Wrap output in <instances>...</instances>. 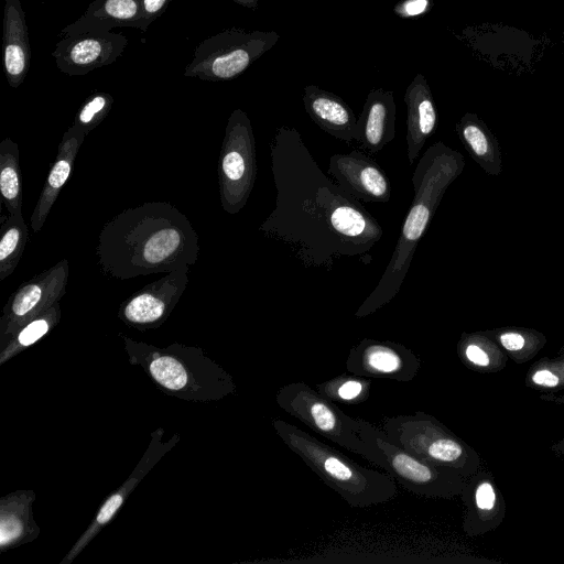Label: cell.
<instances>
[{"label": "cell", "instance_id": "cell-1", "mask_svg": "<svg viewBox=\"0 0 564 564\" xmlns=\"http://www.w3.org/2000/svg\"><path fill=\"white\" fill-rule=\"evenodd\" d=\"M275 207L260 226L295 248L306 265L330 269L341 259L364 263L383 230L362 205L319 169L295 128L282 126L271 141Z\"/></svg>", "mask_w": 564, "mask_h": 564}, {"label": "cell", "instance_id": "cell-2", "mask_svg": "<svg viewBox=\"0 0 564 564\" xmlns=\"http://www.w3.org/2000/svg\"><path fill=\"white\" fill-rule=\"evenodd\" d=\"M198 235L188 218L169 202L129 207L104 224L96 258L101 272L128 280L194 265Z\"/></svg>", "mask_w": 564, "mask_h": 564}, {"label": "cell", "instance_id": "cell-3", "mask_svg": "<svg viewBox=\"0 0 564 564\" xmlns=\"http://www.w3.org/2000/svg\"><path fill=\"white\" fill-rule=\"evenodd\" d=\"M463 154L444 142L430 145L412 175L414 196L391 259L375 290L355 313L366 317L390 303L401 290L415 249L449 185L465 167Z\"/></svg>", "mask_w": 564, "mask_h": 564}, {"label": "cell", "instance_id": "cell-4", "mask_svg": "<svg viewBox=\"0 0 564 564\" xmlns=\"http://www.w3.org/2000/svg\"><path fill=\"white\" fill-rule=\"evenodd\" d=\"M272 426L282 442L349 506L368 508L386 503L397 496L395 480L389 474L357 464L281 419H274Z\"/></svg>", "mask_w": 564, "mask_h": 564}, {"label": "cell", "instance_id": "cell-5", "mask_svg": "<svg viewBox=\"0 0 564 564\" xmlns=\"http://www.w3.org/2000/svg\"><path fill=\"white\" fill-rule=\"evenodd\" d=\"M381 429L395 445L426 462L453 468L465 478L481 468L476 449L429 413L386 416Z\"/></svg>", "mask_w": 564, "mask_h": 564}, {"label": "cell", "instance_id": "cell-6", "mask_svg": "<svg viewBox=\"0 0 564 564\" xmlns=\"http://www.w3.org/2000/svg\"><path fill=\"white\" fill-rule=\"evenodd\" d=\"M357 421L361 440L379 453L376 466L405 490L427 498L449 499L460 495L467 478L455 469L426 462L392 443L381 427L361 419Z\"/></svg>", "mask_w": 564, "mask_h": 564}, {"label": "cell", "instance_id": "cell-7", "mask_svg": "<svg viewBox=\"0 0 564 564\" xmlns=\"http://www.w3.org/2000/svg\"><path fill=\"white\" fill-rule=\"evenodd\" d=\"M280 40L275 31L229 28L209 35L195 47L184 76L206 82L232 80L246 72Z\"/></svg>", "mask_w": 564, "mask_h": 564}, {"label": "cell", "instance_id": "cell-8", "mask_svg": "<svg viewBox=\"0 0 564 564\" xmlns=\"http://www.w3.org/2000/svg\"><path fill=\"white\" fill-rule=\"evenodd\" d=\"M275 402L313 432L376 465L379 455L359 436L357 419L350 417L315 388L304 382L285 384L276 392Z\"/></svg>", "mask_w": 564, "mask_h": 564}, {"label": "cell", "instance_id": "cell-9", "mask_svg": "<svg viewBox=\"0 0 564 564\" xmlns=\"http://www.w3.org/2000/svg\"><path fill=\"white\" fill-rule=\"evenodd\" d=\"M257 171L251 121L243 110L235 109L227 120L218 160L220 204L227 214H238L246 206Z\"/></svg>", "mask_w": 564, "mask_h": 564}, {"label": "cell", "instance_id": "cell-10", "mask_svg": "<svg viewBox=\"0 0 564 564\" xmlns=\"http://www.w3.org/2000/svg\"><path fill=\"white\" fill-rule=\"evenodd\" d=\"M346 369L366 378L409 382L419 375L421 360L402 344L364 338L350 349Z\"/></svg>", "mask_w": 564, "mask_h": 564}, {"label": "cell", "instance_id": "cell-11", "mask_svg": "<svg viewBox=\"0 0 564 564\" xmlns=\"http://www.w3.org/2000/svg\"><path fill=\"white\" fill-rule=\"evenodd\" d=\"M128 39L115 32H85L62 36L52 56L59 72L80 76L110 65L123 54Z\"/></svg>", "mask_w": 564, "mask_h": 564}, {"label": "cell", "instance_id": "cell-12", "mask_svg": "<svg viewBox=\"0 0 564 564\" xmlns=\"http://www.w3.org/2000/svg\"><path fill=\"white\" fill-rule=\"evenodd\" d=\"M328 173L359 202L386 203L391 197V183L384 170L370 155L358 150L330 156Z\"/></svg>", "mask_w": 564, "mask_h": 564}, {"label": "cell", "instance_id": "cell-13", "mask_svg": "<svg viewBox=\"0 0 564 564\" xmlns=\"http://www.w3.org/2000/svg\"><path fill=\"white\" fill-rule=\"evenodd\" d=\"M459 496L465 506L462 528L467 536H481L503 522L506 500L490 471L480 468L468 477Z\"/></svg>", "mask_w": 564, "mask_h": 564}, {"label": "cell", "instance_id": "cell-14", "mask_svg": "<svg viewBox=\"0 0 564 564\" xmlns=\"http://www.w3.org/2000/svg\"><path fill=\"white\" fill-rule=\"evenodd\" d=\"M188 265L166 273L144 285L124 300L120 307L121 317L134 325H152L164 319L188 283Z\"/></svg>", "mask_w": 564, "mask_h": 564}, {"label": "cell", "instance_id": "cell-15", "mask_svg": "<svg viewBox=\"0 0 564 564\" xmlns=\"http://www.w3.org/2000/svg\"><path fill=\"white\" fill-rule=\"evenodd\" d=\"M68 276L69 264L63 259L21 283L8 300L6 318L18 323L44 313L65 294Z\"/></svg>", "mask_w": 564, "mask_h": 564}, {"label": "cell", "instance_id": "cell-16", "mask_svg": "<svg viewBox=\"0 0 564 564\" xmlns=\"http://www.w3.org/2000/svg\"><path fill=\"white\" fill-rule=\"evenodd\" d=\"M113 28L148 30L143 18V0H94L85 12L66 25L59 36L85 32H109Z\"/></svg>", "mask_w": 564, "mask_h": 564}, {"label": "cell", "instance_id": "cell-17", "mask_svg": "<svg viewBox=\"0 0 564 564\" xmlns=\"http://www.w3.org/2000/svg\"><path fill=\"white\" fill-rule=\"evenodd\" d=\"M394 94L383 88H372L357 119L355 140L368 153H377L395 137Z\"/></svg>", "mask_w": 564, "mask_h": 564}, {"label": "cell", "instance_id": "cell-18", "mask_svg": "<svg viewBox=\"0 0 564 564\" xmlns=\"http://www.w3.org/2000/svg\"><path fill=\"white\" fill-rule=\"evenodd\" d=\"M2 52L8 84L18 88L24 82L31 63L26 17L20 0H4Z\"/></svg>", "mask_w": 564, "mask_h": 564}, {"label": "cell", "instance_id": "cell-19", "mask_svg": "<svg viewBox=\"0 0 564 564\" xmlns=\"http://www.w3.org/2000/svg\"><path fill=\"white\" fill-rule=\"evenodd\" d=\"M406 106V148L410 165L419 158V153L427 139L435 131L438 122L437 109L423 74H416L405 89Z\"/></svg>", "mask_w": 564, "mask_h": 564}, {"label": "cell", "instance_id": "cell-20", "mask_svg": "<svg viewBox=\"0 0 564 564\" xmlns=\"http://www.w3.org/2000/svg\"><path fill=\"white\" fill-rule=\"evenodd\" d=\"M85 137L83 132L73 126L63 134L56 158L48 171L42 192L31 214L30 223L34 232H39L44 226L56 198L70 177L75 159Z\"/></svg>", "mask_w": 564, "mask_h": 564}, {"label": "cell", "instance_id": "cell-21", "mask_svg": "<svg viewBox=\"0 0 564 564\" xmlns=\"http://www.w3.org/2000/svg\"><path fill=\"white\" fill-rule=\"evenodd\" d=\"M302 99L306 113L322 130L347 143L355 140L358 118L341 97L307 85Z\"/></svg>", "mask_w": 564, "mask_h": 564}, {"label": "cell", "instance_id": "cell-22", "mask_svg": "<svg viewBox=\"0 0 564 564\" xmlns=\"http://www.w3.org/2000/svg\"><path fill=\"white\" fill-rule=\"evenodd\" d=\"M456 133L471 159L489 175L502 172L498 139L476 113L466 112L456 123Z\"/></svg>", "mask_w": 564, "mask_h": 564}, {"label": "cell", "instance_id": "cell-23", "mask_svg": "<svg viewBox=\"0 0 564 564\" xmlns=\"http://www.w3.org/2000/svg\"><path fill=\"white\" fill-rule=\"evenodd\" d=\"M457 356L468 369L479 373H496L507 366L508 356L485 330L462 333Z\"/></svg>", "mask_w": 564, "mask_h": 564}, {"label": "cell", "instance_id": "cell-24", "mask_svg": "<svg viewBox=\"0 0 564 564\" xmlns=\"http://www.w3.org/2000/svg\"><path fill=\"white\" fill-rule=\"evenodd\" d=\"M485 333L518 365L533 359L547 340L543 333L522 326H503Z\"/></svg>", "mask_w": 564, "mask_h": 564}, {"label": "cell", "instance_id": "cell-25", "mask_svg": "<svg viewBox=\"0 0 564 564\" xmlns=\"http://www.w3.org/2000/svg\"><path fill=\"white\" fill-rule=\"evenodd\" d=\"M19 145L6 137L0 142V193L9 214H21L22 178Z\"/></svg>", "mask_w": 564, "mask_h": 564}, {"label": "cell", "instance_id": "cell-26", "mask_svg": "<svg viewBox=\"0 0 564 564\" xmlns=\"http://www.w3.org/2000/svg\"><path fill=\"white\" fill-rule=\"evenodd\" d=\"M29 240L28 225L22 213L1 217L0 230V281L18 267Z\"/></svg>", "mask_w": 564, "mask_h": 564}, {"label": "cell", "instance_id": "cell-27", "mask_svg": "<svg viewBox=\"0 0 564 564\" xmlns=\"http://www.w3.org/2000/svg\"><path fill=\"white\" fill-rule=\"evenodd\" d=\"M370 378L354 373H343L317 383L315 389L335 403L359 404L368 400Z\"/></svg>", "mask_w": 564, "mask_h": 564}, {"label": "cell", "instance_id": "cell-28", "mask_svg": "<svg viewBox=\"0 0 564 564\" xmlns=\"http://www.w3.org/2000/svg\"><path fill=\"white\" fill-rule=\"evenodd\" d=\"M527 388L556 393L564 390V352L555 358L542 357L533 362L524 378Z\"/></svg>", "mask_w": 564, "mask_h": 564}, {"label": "cell", "instance_id": "cell-29", "mask_svg": "<svg viewBox=\"0 0 564 564\" xmlns=\"http://www.w3.org/2000/svg\"><path fill=\"white\" fill-rule=\"evenodd\" d=\"M113 102V97L109 93L90 94L76 112L72 126L87 135L108 116Z\"/></svg>", "mask_w": 564, "mask_h": 564}, {"label": "cell", "instance_id": "cell-30", "mask_svg": "<svg viewBox=\"0 0 564 564\" xmlns=\"http://www.w3.org/2000/svg\"><path fill=\"white\" fill-rule=\"evenodd\" d=\"M150 371L159 383L171 390L182 389L187 382L184 367L172 357L162 356L154 359L150 365Z\"/></svg>", "mask_w": 564, "mask_h": 564}, {"label": "cell", "instance_id": "cell-31", "mask_svg": "<svg viewBox=\"0 0 564 564\" xmlns=\"http://www.w3.org/2000/svg\"><path fill=\"white\" fill-rule=\"evenodd\" d=\"M432 0H401L393 7V12L401 19H417L431 11Z\"/></svg>", "mask_w": 564, "mask_h": 564}, {"label": "cell", "instance_id": "cell-32", "mask_svg": "<svg viewBox=\"0 0 564 564\" xmlns=\"http://www.w3.org/2000/svg\"><path fill=\"white\" fill-rule=\"evenodd\" d=\"M172 0H143V18L145 25L160 18L166 10Z\"/></svg>", "mask_w": 564, "mask_h": 564}, {"label": "cell", "instance_id": "cell-33", "mask_svg": "<svg viewBox=\"0 0 564 564\" xmlns=\"http://www.w3.org/2000/svg\"><path fill=\"white\" fill-rule=\"evenodd\" d=\"M21 531V523L15 518H2L0 525L1 545H4L6 543L19 536Z\"/></svg>", "mask_w": 564, "mask_h": 564}, {"label": "cell", "instance_id": "cell-34", "mask_svg": "<svg viewBox=\"0 0 564 564\" xmlns=\"http://www.w3.org/2000/svg\"><path fill=\"white\" fill-rule=\"evenodd\" d=\"M122 503V497L121 495H113L111 496L102 506L100 509L97 521L98 523H106L110 518L113 516V513L118 510V508Z\"/></svg>", "mask_w": 564, "mask_h": 564}, {"label": "cell", "instance_id": "cell-35", "mask_svg": "<svg viewBox=\"0 0 564 564\" xmlns=\"http://www.w3.org/2000/svg\"><path fill=\"white\" fill-rule=\"evenodd\" d=\"M540 399L545 402H550V403H554L556 405L564 406V393L556 395L555 393L542 392L540 394Z\"/></svg>", "mask_w": 564, "mask_h": 564}, {"label": "cell", "instance_id": "cell-36", "mask_svg": "<svg viewBox=\"0 0 564 564\" xmlns=\"http://www.w3.org/2000/svg\"><path fill=\"white\" fill-rule=\"evenodd\" d=\"M550 449L555 456L564 458V438L553 443Z\"/></svg>", "mask_w": 564, "mask_h": 564}, {"label": "cell", "instance_id": "cell-37", "mask_svg": "<svg viewBox=\"0 0 564 564\" xmlns=\"http://www.w3.org/2000/svg\"><path fill=\"white\" fill-rule=\"evenodd\" d=\"M231 1L236 2L237 4H239L243 8H247L250 10H256L261 0H231Z\"/></svg>", "mask_w": 564, "mask_h": 564}, {"label": "cell", "instance_id": "cell-38", "mask_svg": "<svg viewBox=\"0 0 564 564\" xmlns=\"http://www.w3.org/2000/svg\"><path fill=\"white\" fill-rule=\"evenodd\" d=\"M560 351L564 352V345L560 348Z\"/></svg>", "mask_w": 564, "mask_h": 564}]
</instances>
